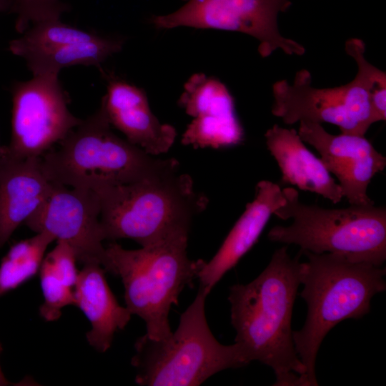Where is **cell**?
<instances>
[{
	"mask_svg": "<svg viewBox=\"0 0 386 386\" xmlns=\"http://www.w3.org/2000/svg\"><path fill=\"white\" fill-rule=\"evenodd\" d=\"M299 256L284 246L254 280L229 289L231 322L247 364L257 360L270 367L276 386H303L305 367L295 350L292 316L300 284Z\"/></svg>",
	"mask_w": 386,
	"mask_h": 386,
	"instance_id": "6da1fadb",
	"label": "cell"
},
{
	"mask_svg": "<svg viewBox=\"0 0 386 386\" xmlns=\"http://www.w3.org/2000/svg\"><path fill=\"white\" fill-rule=\"evenodd\" d=\"M94 192L104 240L131 239L142 247L189 234L193 219L208 204L173 158L137 181L107 184Z\"/></svg>",
	"mask_w": 386,
	"mask_h": 386,
	"instance_id": "7a4b0ae2",
	"label": "cell"
},
{
	"mask_svg": "<svg viewBox=\"0 0 386 386\" xmlns=\"http://www.w3.org/2000/svg\"><path fill=\"white\" fill-rule=\"evenodd\" d=\"M300 295L307 305L302 328L292 332L296 352L305 367L303 386H317L315 362L320 345L339 322L358 319L370 310L373 296L386 289L382 266L333 254L301 251Z\"/></svg>",
	"mask_w": 386,
	"mask_h": 386,
	"instance_id": "3957f363",
	"label": "cell"
},
{
	"mask_svg": "<svg viewBox=\"0 0 386 386\" xmlns=\"http://www.w3.org/2000/svg\"><path fill=\"white\" fill-rule=\"evenodd\" d=\"M188 238L179 234L138 249H126L114 241L105 247L104 269L121 278L126 307L144 321V335L152 340L171 335V307L205 263L189 258Z\"/></svg>",
	"mask_w": 386,
	"mask_h": 386,
	"instance_id": "277c9868",
	"label": "cell"
},
{
	"mask_svg": "<svg viewBox=\"0 0 386 386\" xmlns=\"http://www.w3.org/2000/svg\"><path fill=\"white\" fill-rule=\"evenodd\" d=\"M208 295L199 287L177 329L167 337L156 340L144 335L137 340L131 361L137 384L200 385L220 371L248 365L237 344L222 345L213 335L205 315Z\"/></svg>",
	"mask_w": 386,
	"mask_h": 386,
	"instance_id": "5b68a950",
	"label": "cell"
},
{
	"mask_svg": "<svg viewBox=\"0 0 386 386\" xmlns=\"http://www.w3.org/2000/svg\"><path fill=\"white\" fill-rule=\"evenodd\" d=\"M58 144L41 157L46 177L54 183L92 191L107 184L137 181L166 160L117 136L102 102Z\"/></svg>",
	"mask_w": 386,
	"mask_h": 386,
	"instance_id": "8992f818",
	"label": "cell"
},
{
	"mask_svg": "<svg viewBox=\"0 0 386 386\" xmlns=\"http://www.w3.org/2000/svg\"><path fill=\"white\" fill-rule=\"evenodd\" d=\"M285 202L274 212L278 218L292 219L289 226L276 225L269 240L296 244L301 251L333 253L349 259L382 266L386 259V209L375 205H350L327 209L305 204L292 187L282 189Z\"/></svg>",
	"mask_w": 386,
	"mask_h": 386,
	"instance_id": "52a82bcc",
	"label": "cell"
},
{
	"mask_svg": "<svg viewBox=\"0 0 386 386\" xmlns=\"http://www.w3.org/2000/svg\"><path fill=\"white\" fill-rule=\"evenodd\" d=\"M365 49L352 48L349 55L357 65L355 78L346 84L316 88L307 69L297 71L292 84L286 79L272 86L273 115L286 124L300 121L338 126L341 133L365 136L372 125L370 91L386 78L385 71L369 63Z\"/></svg>",
	"mask_w": 386,
	"mask_h": 386,
	"instance_id": "ba28073f",
	"label": "cell"
},
{
	"mask_svg": "<svg viewBox=\"0 0 386 386\" xmlns=\"http://www.w3.org/2000/svg\"><path fill=\"white\" fill-rule=\"evenodd\" d=\"M183 1L177 11L153 15L150 22L159 29L187 26L242 32L258 40L262 57L278 49L289 55L302 56L305 52L303 46L281 35L278 29V14L288 9L290 0Z\"/></svg>",
	"mask_w": 386,
	"mask_h": 386,
	"instance_id": "9c48e42d",
	"label": "cell"
},
{
	"mask_svg": "<svg viewBox=\"0 0 386 386\" xmlns=\"http://www.w3.org/2000/svg\"><path fill=\"white\" fill-rule=\"evenodd\" d=\"M59 76H33L11 89V138L9 148L24 157H41L82 119L73 115Z\"/></svg>",
	"mask_w": 386,
	"mask_h": 386,
	"instance_id": "30bf717a",
	"label": "cell"
},
{
	"mask_svg": "<svg viewBox=\"0 0 386 386\" xmlns=\"http://www.w3.org/2000/svg\"><path fill=\"white\" fill-rule=\"evenodd\" d=\"M99 214L94 191L52 182L47 197L24 224L36 233L46 232L66 242L83 264L104 267V238Z\"/></svg>",
	"mask_w": 386,
	"mask_h": 386,
	"instance_id": "8fae6325",
	"label": "cell"
},
{
	"mask_svg": "<svg viewBox=\"0 0 386 386\" xmlns=\"http://www.w3.org/2000/svg\"><path fill=\"white\" fill-rule=\"evenodd\" d=\"M297 133L321 155L326 169L339 181L350 205H374L367 190L373 177L386 166V157L365 136L327 132L321 124L300 121Z\"/></svg>",
	"mask_w": 386,
	"mask_h": 386,
	"instance_id": "7c38bea8",
	"label": "cell"
},
{
	"mask_svg": "<svg viewBox=\"0 0 386 386\" xmlns=\"http://www.w3.org/2000/svg\"><path fill=\"white\" fill-rule=\"evenodd\" d=\"M179 104L193 118L182 135L183 144L219 149L242 141L244 131L234 99L217 78L203 73L193 74L184 86Z\"/></svg>",
	"mask_w": 386,
	"mask_h": 386,
	"instance_id": "4fadbf2b",
	"label": "cell"
},
{
	"mask_svg": "<svg viewBox=\"0 0 386 386\" xmlns=\"http://www.w3.org/2000/svg\"><path fill=\"white\" fill-rule=\"evenodd\" d=\"M101 102L110 124L147 153L157 156L167 152L173 145L175 128L162 123L153 114L142 89L110 76Z\"/></svg>",
	"mask_w": 386,
	"mask_h": 386,
	"instance_id": "5bb4252c",
	"label": "cell"
},
{
	"mask_svg": "<svg viewBox=\"0 0 386 386\" xmlns=\"http://www.w3.org/2000/svg\"><path fill=\"white\" fill-rule=\"evenodd\" d=\"M52 182L41 157H24L0 147V249L47 197Z\"/></svg>",
	"mask_w": 386,
	"mask_h": 386,
	"instance_id": "9a60e30c",
	"label": "cell"
},
{
	"mask_svg": "<svg viewBox=\"0 0 386 386\" xmlns=\"http://www.w3.org/2000/svg\"><path fill=\"white\" fill-rule=\"evenodd\" d=\"M285 202L280 187L271 181L257 183L254 199L236 222L221 247L205 262L197 279L208 294L221 278L254 246L274 211Z\"/></svg>",
	"mask_w": 386,
	"mask_h": 386,
	"instance_id": "2e32d148",
	"label": "cell"
},
{
	"mask_svg": "<svg viewBox=\"0 0 386 386\" xmlns=\"http://www.w3.org/2000/svg\"><path fill=\"white\" fill-rule=\"evenodd\" d=\"M266 144L282 172V182L322 196L337 204L343 198L340 184L320 158L304 144L295 129L274 124L264 134Z\"/></svg>",
	"mask_w": 386,
	"mask_h": 386,
	"instance_id": "e0dca14e",
	"label": "cell"
},
{
	"mask_svg": "<svg viewBox=\"0 0 386 386\" xmlns=\"http://www.w3.org/2000/svg\"><path fill=\"white\" fill-rule=\"evenodd\" d=\"M105 272L99 264H84L74 292V305L91 323L87 341L99 352L110 347L114 334L124 329L132 315L127 307L118 303L107 284Z\"/></svg>",
	"mask_w": 386,
	"mask_h": 386,
	"instance_id": "ac0fdd59",
	"label": "cell"
},
{
	"mask_svg": "<svg viewBox=\"0 0 386 386\" xmlns=\"http://www.w3.org/2000/svg\"><path fill=\"white\" fill-rule=\"evenodd\" d=\"M122 39L96 36L91 40L66 44L49 49L32 51L21 57L33 76L56 75L76 65L100 66L122 49Z\"/></svg>",
	"mask_w": 386,
	"mask_h": 386,
	"instance_id": "d6986e66",
	"label": "cell"
},
{
	"mask_svg": "<svg viewBox=\"0 0 386 386\" xmlns=\"http://www.w3.org/2000/svg\"><path fill=\"white\" fill-rule=\"evenodd\" d=\"M54 240L51 234L39 232L10 247L0 263V297L39 271L47 247Z\"/></svg>",
	"mask_w": 386,
	"mask_h": 386,
	"instance_id": "ffe728a7",
	"label": "cell"
},
{
	"mask_svg": "<svg viewBox=\"0 0 386 386\" xmlns=\"http://www.w3.org/2000/svg\"><path fill=\"white\" fill-rule=\"evenodd\" d=\"M96 36L61 22L60 19H50L31 25L19 37L9 42V49L13 54L21 57L29 51L89 41Z\"/></svg>",
	"mask_w": 386,
	"mask_h": 386,
	"instance_id": "44dd1931",
	"label": "cell"
},
{
	"mask_svg": "<svg viewBox=\"0 0 386 386\" xmlns=\"http://www.w3.org/2000/svg\"><path fill=\"white\" fill-rule=\"evenodd\" d=\"M39 272L44 297V302L39 307L40 315L46 321L57 320L64 307L74 305L75 283L46 257Z\"/></svg>",
	"mask_w": 386,
	"mask_h": 386,
	"instance_id": "7402d4cb",
	"label": "cell"
},
{
	"mask_svg": "<svg viewBox=\"0 0 386 386\" xmlns=\"http://www.w3.org/2000/svg\"><path fill=\"white\" fill-rule=\"evenodd\" d=\"M10 13L16 16L15 28L20 34L31 25L59 19L69 9L61 0H9Z\"/></svg>",
	"mask_w": 386,
	"mask_h": 386,
	"instance_id": "603a6c76",
	"label": "cell"
},
{
	"mask_svg": "<svg viewBox=\"0 0 386 386\" xmlns=\"http://www.w3.org/2000/svg\"><path fill=\"white\" fill-rule=\"evenodd\" d=\"M9 0H0V12H9Z\"/></svg>",
	"mask_w": 386,
	"mask_h": 386,
	"instance_id": "cb8c5ba5",
	"label": "cell"
},
{
	"mask_svg": "<svg viewBox=\"0 0 386 386\" xmlns=\"http://www.w3.org/2000/svg\"><path fill=\"white\" fill-rule=\"evenodd\" d=\"M9 385H10V382L4 376L0 365V386H5Z\"/></svg>",
	"mask_w": 386,
	"mask_h": 386,
	"instance_id": "d4e9b609",
	"label": "cell"
}]
</instances>
